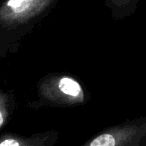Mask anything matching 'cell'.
I'll return each instance as SVG.
<instances>
[{"label": "cell", "instance_id": "6da1fadb", "mask_svg": "<svg viewBox=\"0 0 146 146\" xmlns=\"http://www.w3.org/2000/svg\"><path fill=\"white\" fill-rule=\"evenodd\" d=\"M58 0H0V60L17 52L21 41Z\"/></svg>", "mask_w": 146, "mask_h": 146}, {"label": "cell", "instance_id": "7a4b0ae2", "mask_svg": "<svg viewBox=\"0 0 146 146\" xmlns=\"http://www.w3.org/2000/svg\"><path fill=\"white\" fill-rule=\"evenodd\" d=\"M36 100L30 104L38 108H65L83 105L88 96L82 84L65 73H51L39 80Z\"/></svg>", "mask_w": 146, "mask_h": 146}, {"label": "cell", "instance_id": "3957f363", "mask_svg": "<svg viewBox=\"0 0 146 146\" xmlns=\"http://www.w3.org/2000/svg\"><path fill=\"white\" fill-rule=\"evenodd\" d=\"M82 146H146V115L104 128Z\"/></svg>", "mask_w": 146, "mask_h": 146}, {"label": "cell", "instance_id": "277c9868", "mask_svg": "<svg viewBox=\"0 0 146 146\" xmlns=\"http://www.w3.org/2000/svg\"><path fill=\"white\" fill-rule=\"evenodd\" d=\"M59 139L56 130L38 132L31 135L5 133L0 136V146H54Z\"/></svg>", "mask_w": 146, "mask_h": 146}, {"label": "cell", "instance_id": "5b68a950", "mask_svg": "<svg viewBox=\"0 0 146 146\" xmlns=\"http://www.w3.org/2000/svg\"><path fill=\"white\" fill-rule=\"evenodd\" d=\"M139 0H104L113 20H123L136 12Z\"/></svg>", "mask_w": 146, "mask_h": 146}, {"label": "cell", "instance_id": "8992f818", "mask_svg": "<svg viewBox=\"0 0 146 146\" xmlns=\"http://www.w3.org/2000/svg\"><path fill=\"white\" fill-rule=\"evenodd\" d=\"M14 108V96L5 90L0 89V129L8 123Z\"/></svg>", "mask_w": 146, "mask_h": 146}]
</instances>
